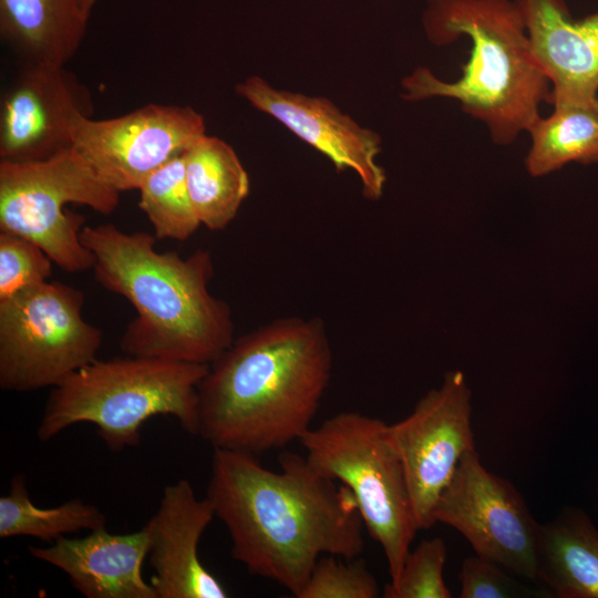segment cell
<instances>
[{
  "instance_id": "6da1fadb",
  "label": "cell",
  "mask_w": 598,
  "mask_h": 598,
  "mask_svg": "<svg viewBox=\"0 0 598 598\" xmlns=\"http://www.w3.org/2000/svg\"><path fill=\"white\" fill-rule=\"evenodd\" d=\"M279 466L214 448L206 498L229 533L233 558L298 598L320 557L362 553L364 524L352 492L306 456L281 453Z\"/></svg>"
},
{
  "instance_id": "7a4b0ae2",
  "label": "cell",
  "mask_w": 598,
  "mask_h": 598,
  "mask_svg": "<svg viewBox=\"0 0 598 598\" xmlns=\"http://www.w3.org/2000/svg\"><path fill=\"white\" fill-rule=\"evenodd\" d=\"M332 372L324 322L276 319L233 341L198 384V434L213 448L259 455L312 427Z\"/></svg>"
},
{
  "instance_id": "3957f363",
  "label": "cell",
  "mask_w": 598,
  "mask_h": 598,
  "mask_svg": "<svg viewBox=\"0 0 598 598\" xmlns=\"http://www.w3.org/2000/svg\"><path fill=\"white\" fill-rule=\"evenodd\" d=\"M80 238L94 255L95 281L136 311L120 340L127 355L210 365L233 343L230 307L208 289L209 251L159 252L154 235L114 224L84 226Z\"/></svg>"
},
{
  "instance_id": "277c9868",
  "label": "cell",
  "mask_w": 598,
  "mask_h": 598,
  "mask_svg": "<svg viewBox=\"0 0 598 598\" xmlns=\"http://www.w3.org/2000/svg\"><path fill=\"white\" fill-rule=\"evenodd\" d=\"M423 25L434 44L468 37L470 60L454 82L437 79L426 68L415 69L402 81L404 100H457L486 124L498 144L511 143L540 117V104L550 102V81L533 54L515 1L429 0Z\"/></svg>"
},
{
  "instance_id": "5b68a950",
  "label": "cell",
  "mask_w": 598,
  "mask_h": 598,
  "mask_svg": "<svg viewBox=\"0 0 598 598\" xmlns=\"http://www.w3.org/2000/svg\"><path fill=\"white\" fill-rule=\"evenodd\" d=\"M209 365L127 355L86 364L52 388L37 435L42 442L78 423L96 426L112 451L136 446L151 417L168 415L198 434V384Z\"/></svg>"
},
{
  "instance_id": "8992f818",
  "label": "cell",
  "mask_w": 598,
  "mask_h": 598,
  "mask_svg": "<svg viewBox=\"0 0 598 598\" xmlns=\"http://www.w3.org/2000/svg\"><path fill=\"white\" fill-rule=\"evenodd\" d=\"M300 443L315 470L352 492L365 528L383 550L390 582H396L419 529L388 424L340 412L311 427Z\"/></svg>"
},
{
  "instance_id": "52a82bcc",
  "label": "cell",
  "mask_w": 598,
  "mask_h": 598,
  "mask_svg": "<svg viewBox=\"0 0 598 598\" xmlns=\"http://www.w3.org/2000/svg\"><path fill=\"white\" fill-rule=\"evenodd\" d=\"M120 194L73 146L43 161H0V230L35 243L64 271L82 272L95 259L80 238L84 217L66 205L107 215L118 206Z\"/></svg>"
},
{
  "instance_id": "ba28073f",
  "label": "cell",
  "mask_w": 598,
  "mask_h": 598,
  "mask_svg": "<svg viewBox=\"0 0 598 598\" xmlns=\"http://www.w3.org/2000/svg\"><path fill=\"white\" fill-rule=\"evenodd\" d=\"M84 292L45 281L0 301V388H54L97 359L101 329L82 315Z\"/></svg>"
},
{
  "instance_id": "9c48e42d",
  "label": "cell",
  "mask_w": 598,
  "mask_h": 598,
  "mask_svg": "<svg viewBox=\"0 0 598 598\" xmlns=\"http://www.w3.org/2000/svg\"><path fill=\"white\" fill-rule=\"evenodd\" d=\"M433 515L463 535L477 556L537 579L540 524L514 484L488 471L476 450L461 458Z\"/></svg>"
},
{
  "instance_id": "30bf717a",
  "label": "cell",
  "mask_w": 598,
  "mask_h": 598,
  "mask_svg": "<svg viewBox=\"0 0 598 598\" xmlns=\"http://www.w3.org/2000/svg\"><path fill=\"white\" fill-rule=\"evenodd\" d=\"M401 461L415 524L432 527L436 503L463 455L475 451L471 390L461 371H448L403 420L388 424Z\"/></svg>"
},
{
  "instance_id": "8fae6325",
  "label": "cell",
  "mask_w": 598,
  "mask_h": 598,
  "mask_svg": "<svg viewBox=\"0 0 598 598\" xmlns=\"http://www.w3.org/2000/svg\"><path fill=\"white\" fill-rule=\"evenodd\" d=\"M200 113L190 106L147 104L118 117H81L73 147L109 186L122 193L205 135Z\"/></svg>"
},
{
  "instance_id": "7c38bea8",
  "label": "cell",
  "mask_w": 598,
  "mask_h": 598,
  "mask_svg": "<svg viewBox=\"0 0 598 598\" xmlns=\"http://www.w3.org/2000/svg\"><path fill=\"white\" fill-rule=\"evenodd\" d=\"M93 113L91 91L65 65L22 62L1 97L0 161H43L71 148L74 124Z\"/></svg>"
},
{
  "instance_id": "4fadbf2b",
  "label": "cell",
  "mask_w": 598,
  "mask_h": 598,
  "mask_svg": "<svg viewBox=\"0 0 598 598\" xmlns=\"http://www.w3.org/2000/svg\"><path fill=\"white\" fill-rule=\"evenodd\" d=\"M235 90L327 156L338 172L352 169L368 199L381 197L386 177L375 161L381 152V138L375 132L361 127L326 97L277 90L257 75L236 84Z\"/></svg>"
},
{
  "instance_id": "5bb4252c",
  "label": "cell",
  "mask_w": 598,
  "mask_h": 598,
  "mask_svg": "<svg viewBox=\"0 0 598 598\" xmlns=\"http://www.w3.org/2000/svg\"><path fill=\"white\" fill-rule=\"evenodd\" d=\"M215 517L188 480L167 485L157 511L145 525L156 598H226L228 591L200 561V538Z\"/></svg>"
},
{
  "instance_id": "9a60e30c",
  "label": "cell",
  "mask_w": 598,
  "mask_h": 598,
  "mask_svg": "<svg viewBox=\"0 0 598 598\" xmlns=\"http://www.w3.org/2000/svg\"><path fill=\"white\" fill-rule=\"evenodd\" d=\"M144 526L131 534H112L105 527L81 538H59L49 546H29L30 555L62 570L86 598H156L142 575L148 555Z\"/></svg>"
},
{
  "instance_id": "2e32d148",
  "label": "cell",
  "mask_w": 598,
  "mask_h": 598,
  "mask_svg": "<svg viewBox=\"0 0 598 598\" xmlns=\"http://www.w3.org/2000/svg\"><path fill=\"white\" fill-rule=\"evenodd\" d=\"M550 95L597 99L598 12L573 21L561 0H515Z\"/></svg>"
},
{
  "instance_id": "e0dca14e",
  "label": "cell",
  "mask_w": 598,
  "mask_h": 598,
  "mask_svg": "<svg viewBox=\"0 0 598 598\" xmlns=\"http://www.w3.org/2000/svg\"><path fill=\"white\" fill-rule=\"evenodd\" d=\"M90 17L82 0H0V34L22 62L66 65Z\"/></svg>"
},
{
  "instance_id": "ac0fdd59",
  "label": "cell",
  "mask_w": 598,
  "mask_h": 598,
  "mask_svg": "<svg viewBox=\"0 0 598 598\" xmlns=\"http://www.w3.org/2000/svg\"><path fill=\"white\" fill-rule=\"evenodd\" d=\"M536 574L553 597L598 598V530L578 508L540 524Z\"/></svg>"
},
{
  "instance_id": "d6986e66",
  "label": "cell",
  "mask_w": 598,
  "mask_h": 598,
  "mask_svg": "<svg viewBox=\"0 0 598 598\" xmlns=\"http://www.w3.org/2000/svg\"><path fill=\"white\" fill-rule=\"evenodd\" d=\"M186 183L195 213L210 230L225 229L249 194V178L230 145L206 134L185 152Z\"/></svg>"
},
{
  "instance_id": "ffe728a7",
  "label": "cell",
  "mask_w": 598,
  "mask_h": 598,
  "mask_svg": "<svg viewBox=\"0 0 598 598\" xmlns=\"http://www.w3.org/2000/svg\"><path fill=\"white\" fill-rule=\"evenodd\" d=\"M550 103L553 113L537 118L527 131L532 137L528 173L543 176L570 162H598V99L550 95Z\"/></svg>"
},
{
  "instance_id": "44dd1931",
  "label": "cell",
  "mask_w": 598,
  "mask_h": 598,
  "mask_svg": "<svg viewBox=\"0 0 598 598\" xmlns=\"http://www.w3.org/2000/svg\"><path fill=\"white\" fill-rule=\"evenodd\" d=\"M105 525L103 512L80 498L49 508L37 506L30 498L23 474L14 475L9 492L0 497V538L30 536L54 543L69 534Z\"/></svg>"
},
{
  "instance_id": "7402d4cb",
  "label": "cell",
  "mask_w": 598,
  "mask_h": 598,
  "mask_svg": "<svg viewBox=\"0 0 598 598\" xmlns=\"http://www.w3.org/2000/svg\"><path fill=\"white\" fill-rule=\"evenodd\" d=\"M138 190V206L157 239L186 240L202 225L187 188L184 153L151 173Z\"/></svg>"
},
{
  "instance_id": "603a6c76",
  "label": "cell",
  "mask_w": 598,
  "mask_h": 598,
  "mask_svg": "<svg viewBox=\"0 0 598 598\" xmlns=\"http://www.w3.org/2000/svg\"><path fill=\"white\" fill-rule=\"evenodd\" d=\"M446 546L442 538L422 540L405 557L396 582L384 586V598H451L443 570Z\"/></svg>"
},
{
  "instance_id": "cb8c5ba5",
  "label": "cell",
  "mask_w": 598,
  "mask_h": 598,
  "mask_svg": "<svg viewBox=\"0 0 598 598\" xmlns=\"http://www.w3.org/2000/svg\"><path fill=\"white\" fill-rule=\"evenodd\" d=\"M52 264L35 243L0 230V301L48 281Z\"/></svg>"
},
{
  "instance_id": "d4e9b609",
  "label": "cell",
  "mask_w": 598,
  "mask_h": 598,
  "mask_svg": "<svg viewBox=\"0 0 598 598\" xmlns=\"http://www.w3.org/2000/svg\"><path fill=\"white\" fill-rule=\"evenodd\" d=\"M319 558L298 598H375L379 585L363 560Z\"/></svg>"
},
{
  "instance_id": "484cf974",
  "label": "cell",
  "mask_w": 598,
  "mask_h": 598,
  "mask_svg": "<svg viewBox=\"0 0 598 598\" xmlns=\"http://www.w3.org/2000/svg\"><path fill=\"white\" fill-rule=\"evenodd\" d=\"M460 598H544L547 589L529 588L507 575L498 564L477 555L466 557L458 574Z\"/></svg>"
},
{
  "instance_id": "4316f807",
  "label": "cell",
  "mask_w": 598,
  "mask_h": 598,
  "mask_svg": "<svg viewBox=\"0 0 598 598\" xmlns=\"http://www.w3.org/2000/svg\"><path fill=\"white\" fill-rule=\"evenodd\" d=\"M82 2H83V6H84L85 10L91 16L92 11H93V8H94V6L96 3V0H82Z\"/></svg>"
}]
</instances>
